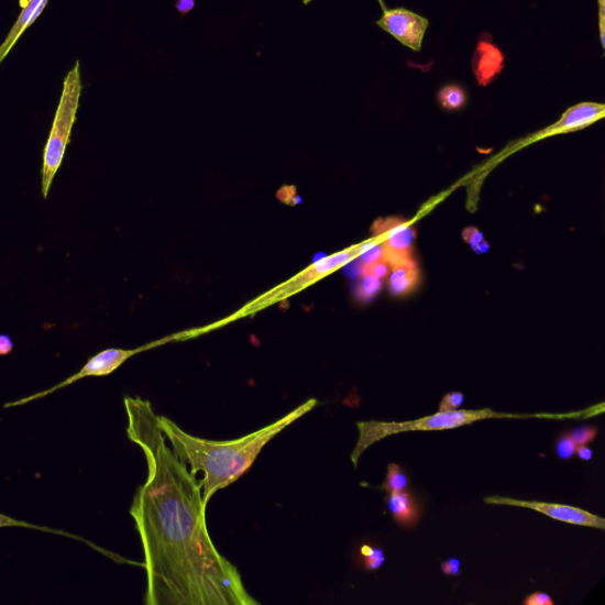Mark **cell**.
Returning <instances> with one entry per match:
<instances>
[{
    "instance_id": "1",
    "label": "cell",
    "mask_w": 605,
    "mask_h": 605,
    "mask_svg": "<svg viewBox=\"0 0 605 605\" xmlns=\"http://www.w3.org/2000/svg\"><path fill=\"white\" fill-rule=\"evenodd\" d=\"M124 408L127 436L148 466L131 508L145 554V604L257 605L241 573L213 544L201 483L166 444L152 404L125 397Z\"/></svg>"
},
{
    "instance_id": "2",
    "label": "cell",
    "mask_w": 605,
    "mask_h": 605,
    "mask_svg": "<svg viewBox=\"0 0 605 605\" xmlns=\"http://www.w3.org/2000/svg\"><path fill=\"white\" fill-rule=\"evenodd\" d=\"M317 405L318 402L311 399L260 431L231 441H211L189 436L177 424L162 416H158V424L173 452L189 468V472L195 475L204 473L200 483L204 503L207 505L219 490L233 484L251 469L271 440Z\"/></svg>"
},
{
    "instance_id": "3",
    "label": "cell",
    "mask_w": 605,
    "mask_h": 605,
    "mask_svg": "<svg viewBox=\"0 0 605 605\" xmlns=\"http://www.w3.org/2000/svg\"><path fill=\"white\" fill-rule=\"evenodd\" d=\"M596 414L595 407L580 413L563 414V416H551V414H536V416H515V414H505L493 411L492 409L482 410H449L439 411L435 416L407 422H359V440L352 453V463L355 468L364 451L377 441L391 436L405 432H428L443 431V429H453L461 426H468L481 420L487 419H527V418H547V419H585L592 418Z\"/></svg>"
},
{
    "instance_id": "4",
    "label": "cell",
    "mask_w": 605,
    "mask_h": 605,
    "mask_svg": "<svg viewBox=\"0 0 605 605\" xmlns=\"http://www.w3.org/2000/svg\"><path fill=\"white\" fill-rule=\"evenodd\" d=\"M82 89L81 72H79V62L77 61L74 69L67 75L65 85H63L53 129L43 153L42 195L45 199L51 193L55 175L69 145Z\"/></svg>"
},
{
    "instance_id": "5",
    "label": "cell",
    "mask_w": 605,
    "mask_h": 605,
    "mask_svg": "<svg viewBox=\"0 0 605 605\" xmlns=\"http://www.w3.org/2000/svg\"><path fill=\"white\" fill-rule=\"evenodd\" d=\"M374 237L384 245V260L393 266L417 264L413 258V242L416 232L402 218L376 220Z\"/></svg>"
},
{
    "instance_id": "6",
    "label": "cell",
    "mask_w": 605,
    "mask_h": 605,
    "mask_svg": "<svg viewBox=\"0 0 605 605\" xmlns=\"http://www.w3.org/2000/svg\"><path fill=\"white\" fill-rule=\"evenodd\" d=\"M136 353H138V350H123V349L103 350V352L91 358L86 363L85 367L81 371L68 377L67 380L62 381L61 384L54 386L53 388L45 389L34 395L23 397V399L19 402L7 404L4 407L6 408L20 407L29 403L43 399V397H46L47 395H52L55 392L61 391L63 388H67L68 386L75 384V382L86 377L107 376L111 373H114L117 370H119L127 360H129Z\"/></svg>"
},
{
    "instance_id": "7",
    "label": "cell",
    "mask_w": 605,
    "mask_h": 605,
    "mask_svg": "<svg viewBox=\"0 0 605 605\" xmlns=\"http://www.w3.org/2000/svg\"><path fill=\"white\" fill-rule=\"evenodd\" d=\"M376 25L413 52H420L429 22L416 12L393 9L385 10Z\"/></svg>"
},
{
    "instance_id": "8",
    "label": "cell",
    "mask_w": 605,
    "mask_h": 605,
    "mask_svg": "<svg viewBox=\"0 0 605 605\" xmlns=\"http://www.w3.org/2000/svg\"><path fill=\"white\" fill-rule=\"evenodd\" d=\"M485 503L530 508L556 520L581 525V527L595 528L602 531L605 530V520L603 518L584 512V509L579 507L543 502H525L505 497H487L485 498Z\"/></svg>"
},
{
    "instance_id": "9",
    "label": "cell",
    "mask_w": 605,
    "mask_h": 605,
    "mask_svg": "<svg viewBox=\"0 0 605 605\" xmlns=\"http://www.w3.org/2000/svg\"><path fill=\"white\" fill-rule=\"evenodd\" d=\"M605 116V106L602 103L583 102L569 108L559 122L548 127L536 138H546L586 129V127L600 121Z\"/></svg>"
},
{
    "instance_id": "10",
    "label": "cell",
    "mask_w": 605,
    "mask_h": 605,
    "mask_svg": "<svg viewBox=\"0 0 605 605\" xmlns=\"http://www.w3.org/2000/svg\"><path fill=\"white\" fill-rule=\"evenodd\" d=\"M387 506L394 520L402 527L411 529L421 518V507L408 491L388 493Z\"/></svg>"
},
{
    "instance_id": "11",
    "label": "cell",
    "mask_w": 605,
    "mask_h": 605,
    "mask_svg": "<svg viewBox=\"0 0 605 605\" xmlns=\"http://www.w3.org/2000/svg\"><path fill=\"white\" fill-rule=\"evenodd\" d=\"M46 4L47 0H28V4L22 11L20 19L12 26L4 43L0 45V63L3 62L24 31L38 19Z\"/></svg>"
},
{
    "instance_id": "12",
    "label": "cell",
    "mask_w": 605,
    "mask_h": 605,
    "mask_svg": "<svg viewBox=\"0 0 605 605\" xmlns=\"http://www.w3.org/2000/svg\"><path fill=\"white\" fill-rule=\"evenodd\" d=\"M420 273L417 264L393 266L389 274V292L402 297L417 288Z\"/></svg>"
},
{
    "instance_id": "13",
    "label": "cell",
    "mask_w": 605,
    "mask_h": 605,
    "mask_svg": "<svg viewBox=\"0 0 605 605\" xmlns=\"http://www.w3.org/2000/svg\"><path fill=\"white\" fill-rule=\"evenodd\" d=\"M3 528H25V529H33V530H36V531L46 532V534L61 535V536L73 538V539L78 540V541H82V543H86V544L90 546L91 548L97 549V550L105 553V551H102L99 548L95 547L94 544L90 543V541H88V540H86L81 537H78V536H75V535H72V534H68V532H65V531H61V530H54V529H51V528L40 527V525L29 524V522H25L23 520H18V519H14V518H11V517H8L6 515L0 514V529H3Z\"/></svg>"
},
{
    "instance_id": "14",
    "label": "cell",
    "mask_w": 605,
    "mask_h": 605,
    "mask_svg": "<svg viewBox=\"0 0 605 605\" xmlns=\"http://www.w3.org/2000/svg\"><path fill=\"white\" fill-rule=\"evenodd\" d=\"M438 100L442 108L459 110L466 105L468 94L464 88L457 85L443 87L438 94Z\"/></svg>"
},
{
    "instance_id": "15",
    "label": "cell",
    "mask_w": 605,
    "mask_h": 605,
    "mask_svg": "<svg viewBox=\"0 0 605 605\" xmlns=\"http://www.w3.org/2000/svg\"><path fill=\"white\" fill-rule=\"evenodd\" d=\"M356 257V249L346 250L338 254H333L331 257H327L320 263L314 264L312 274L316 276H323L331 271L344 266L348 262Z\"/></svg>"
},
{
    "instance_id": "16",
    "label": "cell",
    "mask_w": 605,
    "mask_h": 605,
    "mask_svg": "<svg viewBox=\"0 0 605 605\" xmlns=\"http://www.w3.org/2000/svg\"><path fill=\"white\" fill-rule=\"evenodd\" d=\"M356 256L361 266L384 260V245H382L381 239L374 238L373 241L356 248Z\"/></svg>"
},
{
    "instance_id": "17",
    "label": "cell",
    "mask_w": 605,
    "mask_h": 605,
    "mask_svg": "<svg viewBox=\"0 0 605 605\" xmlns=\"http://www.w3.org/2000/svg\"><path fill=\"white\" fill-rule=\"evenodd\" d=\"M361 564L365 570H378L386 562L384 549L377 546L365 544L360 549Z\"/></svg>"
},
{
    "instance_id": "18",
    "label": "cell",
    "mask_w": 605,
    "mask_h": 605,
    "mask_svg": "<svg viewBox=\"0 0 605 605\" xmlns=\"http://www.w3.org/2000/svg\"><path fill=\"white\" fill-rule=\"evenodd\" d=\"M409 480L404 470L396 464H389L388 473L384 485L380 490H384L387 493L407 491Z\"/></svg>"
},
{
    "instance_id": "19",
    "label": "cell",
    "mask_w": 605,
    "mask_h": 605,
    "mask_svg": "<svg viewBox=\"0 0 605 605\" xmlns=\"http://www.w3.org/2000/svg\"><path fill=\"white\" fill-rule=\"evenodd\" d=\"M382 290V279L373 276H362L355 288V297L360 301L374 299Z\"/></svg>"
},
{
    "instance_id": "20",
    "label": "cell",
    "mask_w": 605,
    "mask_h": 605,
    "mask_svg": "<svg viewBox=\"0 0 605 605\" xmlns=\"http://www.w3.org/2000/svg\"><path fill=\"white\" fill-rule=\"evenodd\" d=\"M598 429L594 426H583L575 429H572L570 438L575 441L578 446H584L594 441L597 437Z\"/></svg>"
},
{
    "instance_id": "21",
    "label": "cell",
    "mask_w": 605,
    "mask_h": 605,
    "mask_svg": "<svg viewBox=\"0 0 605 605\" xmlns=\"http://www.w3.org/2000/svg\"><path fill=\"white\" fill-rule=\"evenodd\" d=\"M579 446L573 441L569 435H563L557 440L556 453L562 460H569L576 454Z\"/></svg>"
},
{
    "instance_id": "22",
    "label": "cell",
    "mask_w": 605,
    "mask_h": 605,
    "mask_svg": "<svg viewBox=\"0 0 605 605\" xmlns=\"http://www.w3.org/2000/svg\"><path fill=\"white\" fill-rule=\"evenodd\" d=\"M391 270V265L385 260H382L371 265L361 266L360 277L365 275H373L384 280L389 276Z\"/></svg>"
},
{
    "instance_id": "23",
    "label": "cell",
    "mask_w": 605,
    "mask_h": 605,
    "mask_svg": "<svg viewBox=\"0 0 605 605\" xmlns=\"http://www.w3.org/2000/svg\"><path fill=\"white\" fill-rule=\"evenodd\" d=\"M465 402V396L463 393L453 392L443 396V399L440 404L439 411H449L457 410L459 407L463 406Z\"/></svg>"
},
{
    "instance_id": "24",
    "label": "cell",
    "mask_w": 605,
    "mask_h": 605,
    "mask_svg": "<svg viewBox=\"0 0 605 605\" xmlns=\"http://www.w3.org/2000/svg\"><path fill=\"white\" fill-rule=\"evenodd\" d=\"M463 238L472 248H477L484 243V234L475 228L465 229Z\"/></svg>"
},
{
    "instance_id": "25",
    "label": "cell",
    "mask_w": 605,
    "mask_h": 605,
    "mask_svg": "<svg viewBox=\"0 0 605 605\" xmlns=\"http://www.w3.org/2000/svg\"><path fill=\"white\" fill-rule=\"evenodd\" d=\"M525 605H553L554 602L548 594L535 593L522 601Z\"/></svg>"
},
{
    "instance_id": "26",
    "label": "cell",
    "mask_w": 605,
    "mask_h": 605,
    "mask_svg": "<svg viewBox=\"0 0 605 605\" xmlns=\"http://www.w3.org/2000/svg\"><path fill=\"white\" fill-rule=\"evenodd\" d=\"M441 570L444 573V575L448 576H460L461 575V569H460V561L457 559H451L449 561L442 562Z\"/></svg>"
},
{
    "instance_id": "27",
    "label": "cell",
    "mask_w": 605,
    "mask_h": 605,
    "mask_svg": "<svg viewBox=\"0 0 605 605\" xmlns=\"http://www.w3.org/2000/svg\"><path fill=\"white\" fill-rule=\"evenodd\" d=\"M196 0H177L175 8H177L180 14L185 15L193 11L196 8Z\"/></svg>"
},
{
    "instance_id": "28",
    "label": "cell",
    "mask_w": 605,
    "mask_h": 605,
    "mask_svg": "<svg viewBox=\"0 0 605 605\" xmlns=\"http://www.w3.org/2000/svg\"><path fill=\"white\" fill-rule=\"evenodd\" d=\"M13 343L9 336H0V356H7L12 353Z\"/></svg>"
},
{
    "instance_id": "29",
    "label": "cell",
    "mask_w": 605,
    "mask_h": 605,
    "mask_svg": "<svg viewBox=\"0 0 605 605\" xmlns=\"http://www.w3.org/2000/svg\"><path fill=\"white\" fill-rule=\"evenodd\" d=\"M604 2L605 0H598V4H600V33H601V43H602V46L604 47Z\"/></svg>"
},
{
    "instance_id": "30",
    "label": "cell",
    "mask_w": 605,
    "mask_h": 605,
    "mask_svg": "<svg viewBox=\"0 0 605 605\" xmlns=\"http://www.w3.org/2000/svg\"><path fill=\"white\" fill-rule=\"evenodd\" d=\"M576 453L582 460H585V461L592 460L594 455L593 451L588 449L586 444L579 446Z\"/></svg>"
},
{
    "instance_id": "31",
    "label": "cell",
    "mask_w": 605,
    "mask_h": 605,
    "mask_svg": "<svg viewBox=\"0 0 605 605\" xmlns=\"http://www.w3.org/2000/svg\"><path fill=\"white\" fill-rule=\"evenodd\" d=\"M327 257H328L327 253H324V252L317 253L316 256L312 260V264L320 263L321 261L326 260Z\"/></svg>"
},
{
    "instance_id": "32",
    "label": "cell",
    "mask_w": 605,
    "mask_h": 605,
    "mask_svg": "<svg viewBox=\"0 0 605 605\" xmlns=\"http://www.w3.org/2000/svg\"><path fill=\"white\" fill-rule=\"evenodd\" d=\"M301 201H302V199L300 198V196L296 195V196H295V202H296L297 205H300Z\"/></svg>"
},
{
    "instance_id": "33",
    "label": "cell",
    "mask_w": 605,
    "mask_h": 605,
    "mask_svg": "<svg viewBox=\"0 0 605 605\" xmlns=\"http://www.w3.org/2000/svg\"><path fill=\"white\" fill-rule=\"evenodd\" d=\"M311 2H312V0H305V2H302V3H305V6H308V4H310Z\"/></svg>"
}]
</instances>
